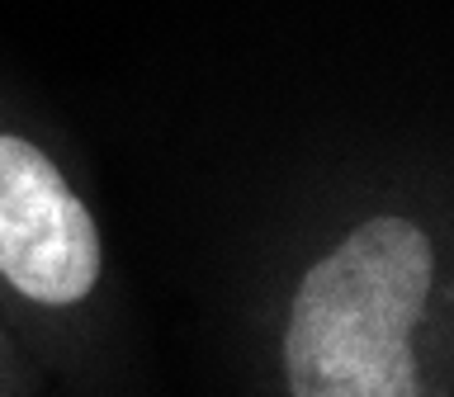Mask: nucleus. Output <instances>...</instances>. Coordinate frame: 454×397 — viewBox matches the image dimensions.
I'll return each instance as SVG.
<instances>
[{
    "label": "nucleus",
    "mask_w": 454,
    "mask_h": 397,
    "mask_svg": "<svg viewBox=\"0 0 454 397\" xmlns=\"http://www.w3.org/2000/svg\"><path fill=\"white\" fill-rule=\"evenodd\" d=\"M435 251L407 218H369L303 275L284 331L294 397H421L411 326L431 298Z\"/></svg>",
    "instance_id": "obj_1"
},
{
    "label": "nucleus",
    "mask_w": 454,
    "mask_h": 397,
    "mask_svg": "<svg viewBox=\"0 0 454 397\" xmlns=\"http://www.w3.org/2000/svg\"><path fill=\"white\" fill-rule=\"evenodd\" d=\"M0 275L48 307L81 303L99 279V232L34 142L0 133Z\"/></svg>",
    "instance_id": "obj_2"
}]
</instances>
